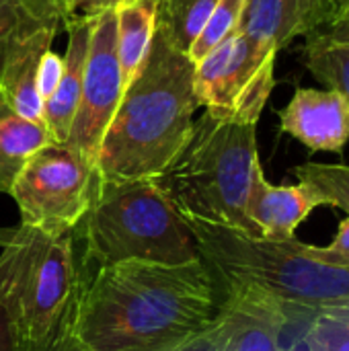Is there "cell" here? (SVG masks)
Here are the masks:
<instances>
[{"mask_svg":"<svg viewBox=\"0 0 349 351\" xmlns=\"http://www.w3.org/2000/svg\"><path fill=\"white\" fill-rule=\"evenodd\" d=\"M123 97V80L115 47L113 10L91 21V43L84 66L80 101L66 146L78 152L88 165H97L103 136Z\"/></svg>","mask_w":349,"mask_h":351,"instance_id":"cell-9","label":"cell"},{"mask_svg":"<svg viewBox=\"0 0 349 351\" xmlns=\"http://www.w3.org/2000/svg\"><path fill=\"white\" fill-rule=\"evenodd\" d=\"M222 288L214 321L218 351H286L282 337L292 325L267 296L247 288Z\"/></svg>","mask_w":349,"mask_h":351,"instance_id":"cell-11","label":"cell"},{"mask_svg":"<svg viewBox=\"0 0 349 351\" xmlns=\"http://www.w3.org/2000/svg\"><path fill=\"white\" fill-rule=\"evenodd\" d=\"M88 265L121 261L183 265L200 259L195 239L158 179L101 181L76 226Z\"/></svg>","mask_w":349,"mask_h":351,"instance_id":"cell-6","label":"cell"},{"mask_svg":"<svg viewBox=\"0 0 349 351\" xmlns=\"http://www.w3.org/2000/svg\"><path fill=\"white\" fill-rule=\"evenodd\" d=\"M220 302L222 288L202 257L121 261L91 271L72 335L82 351H167L210 329Z\"/></svg>","mask_w":349,"mask_h":351,"instance_id":"cell-1","label":"cell"},{"mask_svg":"<svg viewBox=\"0 0 349 351\" xmlns=\"http://www.w3.org/2000/svg\"><path fill=\"white\" fill-rule=\"evenodd\" d=\"M341 21H349V12L346 14V16H344V19H341Z\"/></svg>","mask_w":349,"mask_h":351,"instance_id":"cell-31","label":"cell"},{"mask_svg":"<svg viewBox=\"0 0 349 351\" xmlns=\"http://www.w3.org/2000/svg\"><path fill=\"white\" fill-rule=\"evenodd\" d=\"M195 64L158 31L148 56L125 86L97 156L101 181L158 179L191 140Z\"/></svg>","mask_w":349,"mask_h":351,"instance_id":"cell-2","label":"cell"},{"mask_svg":"<svg viewBox=\"0 0 349 351\" xmlns=\"http://www.w3.org/2000/svg\"><path fill=\"white\" fill-rule=\"evenodd\" d=\"M156 31L179 51L187 53L218 0H154Z\"/></svg>","mask_w":349,"mask_h":351,"instance_id":"cell-19","label":"cell"},{"mask_svg":"<svg viewBox=\"0 0 349 351\" xmlns=\"http://www.w3.org/2000/svg\"><path fill=\"white\" fill-rule=\"evenodd\" d=\"M309 253L313 259L329 263V265H341L349 267V216L339 222V228L327 247H315L309 245Z\"/></svg>","mask_w":349,"mask_h":351,"instance_id":"cell-24","label":"cell"},{"mask_svg":"<svg viewBox=\"0 0 349 351\" xmlns=\"http://www.w3.org/2000/svg\"><path fill=\"white\" fill-rule=\"evenodd\" d=\"M259 169L257 125L204 113L193 125L189 144L158 183L181 216L259 239L247 214Z\"/></svg>","mask_w":349,"mask_h":351,"instance_id":"cell-5","label":"cell"},{"mask_svg":"<svg viewBox=\"0 0 349 351\" xmlns=\"http://www.w3.org/2000/svg\"><path fill=\"white\" fill-rule=\"evenodd\" d=\"M276 58L245 33H232L195 64L200 107L222 121L257 125L276 86Z\"/></svg>","mask_w":349,"mask_h":351,"instance_id":"cell-7","label":"cell"},{"mask_svg":"<svg viewBox=\"0 0 349 351\" xmlns=\"http://www.w3.org/2000/svg\"><path fill=\"white\" fill-rule=\"evenodd\" d=\"M300 183L315 187L329 208H337L349 216V165L331 162H304L292 169Z\"/></svg>","mask_w":349,"mask_h":351,"instance_id":"cell-22","label":"cell"},{"mask_svg":"<svg viewBox=\"0 0 349 351\" xmlns=\"http://www.w3.org/2000/svg\"><path fill=\"white\" fill-rule=\"evenodd\" d=\"M64 19L47 14L19 25L0 45V97L19 115L43 123L39 70Z\"/></svg>","mask_w":349,"mask_h":351,"instance_id":"cell-10","label":"cell"},{"mask_svg":"<svg viewBox=\"0 0 349 351\" xmlns=\"http://www.w3.org/2000/svg\"><path fill=\"white\" fill-rule=\"evenodd\" d=\"M62 14V2L58 0H0V45L2 41L23 23L47 16Z\"/></svg>","mask_w":349,"mask_h":351,"instance_id":"cell-23","label":"cell"},{"mask_svg":"<svg viewBox=\"0 0 349 351\" xmlns=\"http://www.w3.org/2000/svg\"><path fill=\"white\" fill-rule=\"evenodd\" d=\"M306 70L349 103V21H339L306 37Z\"/></svg>","mask_w":349,"mask_h":351,"instance_id":"cell-18","label":"cell"},{"mask_svg":"<svg viewBox=\"0 0 349 351\" xmlns=\"http://www.w3.org/2000/svg\"><path fill=\"white\" fill-rule=\"evenodd\" d=\"M60 76H62V56H58L49 49L45 53V58L41 62V70H39V95H41L43 103L56 90Z\"/></svg>","mask_w":349,"mask_h":351,"instance_id":"cell-26","label":"cell"},{"mask_svg":"<svg viewBox=\"0 0 349 351\" xmlns=\"http://www.w3.org/2000/svg\"><path fill=\"white\" fill-rule=\"evenodd\" d=\"M53 142L41 121H31L0 97V193L10 195L29 158Z\"/></svg>","mask_w":349,"mask_h":351,"instance_id":"cell-17","label":"cell"},{"mask_svg":"<svg viewBox=\"0 0 349 351\" xmlns=\"http://www.w3.org/2000/svg\"><path fill=\"white\" fill-rule=\"evenodd\" d=\"M97 185V171L66 144L49 142L37 150L12 185L10 197L21 224L66 232L84 218Z\"/></svg>","mask_w":349,"mask_h":351,"instance_id":"cell-8","label":"cell"},{"mask_svg":"<svg viewBox=\"0 0 349 351\" xmlns=\"http://www.w3.org/2000/svg\"><path fill=\"white\" fill-rule=\"evenodd\" d=\"M321 29L317 0H245L239 31L267 51L280 53L298 37Z\"/></svg>","mask_w":349,"mask_h":351,"instance_id":"cell-14","label":"cell"},{"mask_svg":"<svg viewBox=\"0 0 349 351\" xmlns=\"http://www.w3.org/2000/svg\"><path fill=\"white\" fill-rule=\"evenodd\" d=\"M167 351H218V343H216V333H214V323L210 329H206L204 333L171 348Z\"/></svg>","mask_w":349,"mask_h":351,"instance_id":"cell-28","label":"cell"},{"mask_svg":"<svg viewBox=\"0 0 349 351\" xmlns=\"http://www.w3.org/2000/svg\"><path fill=\"white\" fill-rule=\"evenodd\" d=\"M123 0H62L64 21L72 19H93L101 12L113 10Z\"/></svg>","mask_w":349,"mask_h":351,"instance_id":"cell-25","label":"cell"},{"mask_svg":"<svg viewBox=\"0 0 349 351\" xmlns=\"http://www.w3.org/2000/svg\"><path fill=\"white\" fill-rule=\"evenodd\" d=\"M185 218V216H183ZM200 257L224 288H247L267 296L290 319L349 306V267L317 261L296 239L265 241L245 232L185 218Z\"/></svg>","mask_w":349,"mask_h":351,"instance_id":"cell-4","label":"cell"},{"mask_svg":"<svg viewBox=\"0 0 349 351\" xmlns=\"http://www.w3.org/2000/svg\"><path fill=\"white\" fill-rule=\"evenodd\" d=\"M245 10V0H218L214 10L210 12L204 29L191 43L187 58L197 64L202 62L212 49H216L224 39H228L232 33L239 31L241 19Z\"/></svg>","mask_w":349,"mask_h":351,"instance_id":"cell-20","label":"cell"},{"mask_svg":"<svg viewBox=\"0 0 349 351\" xmlns=\"http://www.w3.org/2000/svg\"><path fill=\"white\" fill-rule=\"evenodd\" d=\"M58 2H62V0H58Z\"/></svg>","mask_w":349,"mask_h":351,"instance_id":"cell-32","label":"cell"},{"mask_svg":"<svg viewBox=\"0 0 349 351\" xmlns=\"http://www.w3.org/2000/svg\"><path fill=\"white\" fill-rule=\"evenodd\" d=\"M280 130L311 152H344L349 142V103L335 88H296L278 113Z\"/></svg>","mask_w":349,"mask_h":351,"instance_id":"cell-12","label":"cell"},{"mask_svg":"<svg viewBox=\"0 0 349 351\" xmlns=\"http://www.w3.org/2000/svg\"><path fill=\"white\" fill-rule=\"evenodd\" d=\"M56 351H82V350H80V348L76 346V341H74V339H70L68 343H64V346H62L60 350H56Z\"/></svg>","mask_w":349,"mask_h":351,"instance_id":"cell-30","label":"cell"},{"mask_svg":"<svg viewBox=\"0 0 349 351\" xmlns=\"http://www.w3.org/2000/svg\"><path fill=\"white\" fill-rule=\"evenodd\" d=\"M321 206H327V199L309 183L274 185L259 169L251 185L247 214L259 239L282 243L294 239L296 228Z\"/></svg>","mask_w":349,"mask_h":351,"instance_id":"cell-13","label":"cell"},{"mask_svg":"<svg viewBox=\"0 0 349 351\" xmlns=\"http://www.w3.org/2000/svg\"><path fill=\"white\" fill-rule=\"evenodd\" d=\"M0 351H14L12 350V339L8 331V323L4 319V313L0 311Z\"/></svg>","mask_w":349,"mask_h":351,"instance_id":"cell-29","label":"cell"},{"mask_svg":"<svg viewBox=\"0 0 349 351\" xmlns=\"http://www.w3.org/2000/svg\"><path fill=\"white\" fill-rule=\"evenodd\" d=\"M91 21L93 19L64 21L68 29V45L62 56V76L51 97L43 103V125L56 144H66L80 101L91 43Z\"/></svg>","mask_w":349,"mask_h":351,"instance_id":"cell-15","label":"cell"},{"mask_svg":"<svg viewBox=\"0 0 349 351\" xmlns=\"http://www.w3.org/2000/svg\"><path fill=\"white\" fill-rule=\"evenodd\" d=\"M321 29L339 23L349 12V0H317Z\"/></svg>","mask_w":349,"mask_h":351,"instance_id":"cell-27","label":"cell"},{"mask_svg":"<svg viewBox=\"0 0 349 351\" xmlns=\"http://www.w3.org/2000/svg\"><path fill=\"white\" fill-rule=\"evenodd\" d=\"M115 16V47L121 70L123 90L142 68L152 37L156 33V2L154 0H123L113 8Z\"/></svg>","mask_w":349,"mask_h":351,"instance_id":"cell-16","label":"cell"},{"mask_svg":"<svg viewBox=\"0 0 349 351\" xmlns=\"http://www.w3.org/2000/svg\"><path fill=\"white\" fill-rule=\"evenodd\" d=\"M91 276L76 226L45 232L25 224L0 230V311L14 351H56L74 339Z\"/></svg>","mask_w":349,"mask_h":351,"instance_id":"cell-3","label":"cell"},{"mask_svg":"<svg viewBox=\"0 0 349 351\" xmlns=\"http://www.w3.org/2000/svg\"><path fill=\"white\" fill-rule=\"evenodd\" d=\"M300 341L306 351H349V306L313 315Z\"/></svg>","mask_w":349,"mask_h":351,"instance_id":"cell-21","label":"cell"}]
</instances>
